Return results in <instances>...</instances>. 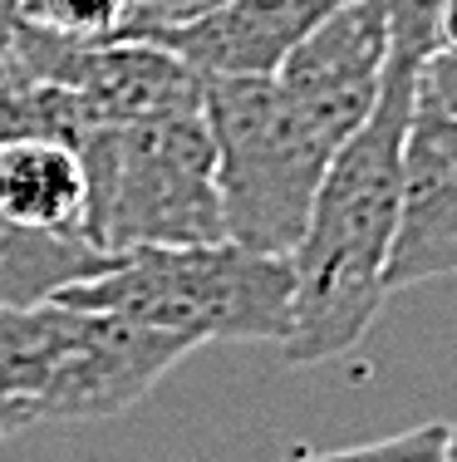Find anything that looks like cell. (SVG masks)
<instances>
[{"label": "cell", "mask_w": 457, "mask_h": 462, "mask_svg": "<svg viewBox=\"0 0 457 462\" xmlns=\"http://www.w3.org/2000/svg\"><path fill=\"white\" fill-rule=\"evenodd\" d=\"M438 50V0H394L384 89L364 128L330 158L305 241L296 246V310L286 365L350 355L388 300V251L404 202V143L418 114V79Z\"/></svg>", "instance_id": "obj_1"}, {"label": "cell", "mask_w": 457, "mask_h": 462, "mask_svg": "<svg viewBox=\"0 0 457 462\" xmlns=\"http://www.w3.org/2000/svg\"><path fill=\"white\" fill-rule=\"evenodd\" d=\"M79 310H114L162 335L202 345L266 339L286 345L296 310V266L290 256L246 251L236 241L206 246H138L108 261L94 281L59 295Z\"/></svg>", "instance_id": "obj_2"}, {"label": "cell", "mask_w": 457, "mask_h": 462, "mask_svg": "<svg viewBox=\"0 0 457 462\" xmlns=\"http://www.w3.org/2000/svg\"><path fill=\"white\" fill-rule=\"evenodd\" d=\"M74 152L89 182L84 236L104 256H123L138 246L226 241L216 148L202 108L84 128Z\"/></svg>", "instance_id": "obj_3"}, {"label": "cell", "mask_w": 457, "mask_h": 462, "mask_svg": "<svg viewBox=\"0 0 457 462\" xmlns=\"http://www.w3.org/2000/svg\"><path fill=\"white\" fill-rule=\"evenodd\" d=\"M202 114L216 148L226 241L266 256H296L324 168L340 148L276 79H206Z\"/></svg>", "instance_id": "obj_4"}, {"label": "cell", "mask_w": 457, "mask_h": 462, "mask_svg": "<svg viewBox=\"0 0 457 462\" xmlns=\"http://www.w3.org/2000/svg\"><path fill=\"white\" fill-rule=\"evenodd\" d=\"M192 355L187 339L162 335L114 310L50 300V335L30 393L35 423H89L143 403Z\"/></svg>", "instance_id": "obj_5"}, {"label": "cell", "mask_w": 457, "mask_h": 462, "mask_svg": "<svg viewBox=\"0 0 457 462\" xmlns=\"http://www.w3.org/2000/svg\"><path fill=\"white\" fill-rule=\"evenodd\" d=\"M388 15L394 0H340L276 74L286 98L334 148H344L379 104L388 64Z\"/></svg>", "instance_id": "obj_6"}, {"label": "cell", "mask_w": 457, "mask_h": 462, "mask_svg": "<svg viewBox=\"0 0 457 462\" xmlns=\"http://www.w3.org/2000/svg\"><path fill=\"white\" fill-rule=\"evenodd\" d=\"M457 276V118L423 108L404 143V202L388 251V295Z\"/></svg>", "instance_id": "obj_7"}, {"label": "cell", "mask_w": 457, "mask_h": 462, "mask_svg": "<svg viewBox=\"0 0 457 462\" xmlns=\"http://www.w3.org/2000/svg\"><path fill=\"white\" fill-rule=\"evenodd\" d=\"M340 0H226L192 25L158 35L192 74L206 79H276L290 50L320 25Z\"/></svg>", "instance_id": "obj_8"}, {"label": "cell", "mask_w": 457, "mask_h": 462, "mask_svg": "<svg viewBox=\"0 0 457 462\" xmlns=\"http://www.w3.org/2000/svg\"><path fill=\"white\" fill-rule=\"evenodd\" d=\"M69 89L84 108V128L143 124L158 114H178V108H202V79L152 40L89 45L79 54Z\"/></svg>", "instance_id": "obj_9"}, {"label": "cell", "mask_w": 457, "mask_h": 462, "mask_svg": "<svg viewBox=\"0 0 457 462\" xmlns=\"http://www.w3.org/2000/svg\"><path fill=\"white\" fill-rule=\"evenodd\" d=\"M84 207H89V182L69 143H0V217L40 231H84Z\"/></svg>", "instance_id": "obj_10"}, {"label": "cell", "mask_w": 457, "mask_h": 462, "mask_svg": "<svg viewBox=\"0 0 457 462\" xmlns=\"http://www.w3.org/2000/svg\"><path fill=\"white\" fill-rule=\"evenodd\" d=\"M108 261L84 231H40L0 217V310L59 300L69 285L108 271Z\"/></svg>", "instance_id": "obj_11"}, {"label": "cell", "mask_w": 457, "mask_h": 462, "mask_svg": "<svg viewBox=\"0 0 457 462\" xmlns=\"http://www.w3.org/2000/svg\"><path fill=\"white\" fill-rule=\"evenodd\" d=\"M133 0H20V25L69 45H114Z\"/></svg>", "instance_id": "obj_12"}, {"label": "cell", "mask_w": 457, "mask_h": 462, "mask_svg": "<svg viewBox=\"0 0 457 462\" xmlns=\"http://www.w3.org/2000/svg\"><path fill=\"white\" fill-rule=\"evenodd\" d=\"M290 462H448V423H423L394 438H374L359 448H334V453H310Z\"/></svg>", "instance_id": "obj_13"}, {"label": "cell", "mask_w": 457, "mask_h": 462, "mask_svg": "<svg viewBox=\"0 0 457 462\" xmlns=\"http://www.w3.org/2000/svg\"><path fill=\"white\" fill-rule=\"evenodd\" d=\"M438 50L457 60V0H438Z\"/></svg>", "instance_id": "obj_14"}, {"label": "cell", "mask_w": 457, "mask_h": 462, "mask_svg": "<svg viewBox=\"0 0 457 462\" xmlns=\"http://www.w3.org/2000/svg\"><path fill=\"white\" fill-rule=\"evenodd\" d=\"M20 428H35V418H30L20 403H10V399H0V438H10V433H20Z\"/></svg>", "instance_id": "obj_15"}, {"label": "cell", "mask_w": 457, "mask_h": 462, "mask_svg": "<svg viewBox=\"0 0 457 462\" xmlns=\"http://www.w3.org/2000/svg\"><path fill=\"white\" fill-rule=\"evenodd\" d=\"M448 462H457V423H448Z\"/></svg>", "instance_id": "obj_16"}]
</instances>
